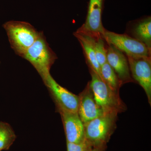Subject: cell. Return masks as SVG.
<instances>
[{"mask_svg":"<svg viewBox=\"0 0 151 151\" xmlns=\"http://www.w3.org/2000/svg\"><path fill=\"white\" fill-rule=\"evenodd\" d=\"M78 97L77 113L84 125L104 113L102 108L95 101L89 82Z\"/></svg>","mask_w":151,"mask_h":151,"instance_id":"cell-9","label":"cell"},{"mask_svg":"<svg viewBox=\"0 0 151 151\" xmlns=\"http://www.w3.org/2000/svg\"><path fill=\"white\" fill-rule=\"evenodd\" d=\"M67 151H86L93 147L85 139L78 144L67 142Z\"/></svg>","mask_w":151,"mask_h":151,"instance_id":"cell-17","label":"cell"},{"mask_svg":"<svg viewBox=\"0 0 151 151\" xmlns=\"http://www.w3.org/2000/svg\"><path fill=\"white\" fill-rule=\"evenodd\" d=\"M22 58L30 63L43 80L50 74V68L57 56L50 47L42 32Z\"/></svg>","mask_w":151,"mask_h":151,"instance_id":"cell-3","label":"cell"},{"mask_svg":"<svg viewBox=\"0 0 151 151\" xmlns=\"http://www.w3.org/2000/svg\"><path fill=\"white\" fill-rule=\"evenodd\" d=\"M118 113H104L84 124V139L93 147L105 148L116 128Z\"/></svg>","mask_w":151,"mask_h":151,"instance_id":"cell-1","label":"cell"},{"mask_svg":"<svg viewBox=\"0 0 151 151\" xmlns=\"http://www.w3.org/2000/svg\"><path fill=\"white\" fill-rule=\"evenodd\" d=\"M133 37L144 44L151 50V19L148 17L141 20L132 30Z\"/></svg>","mask_w":151,"mask_h":151,"instance_id":"cell-13","label":"cell"},{"mask_svg":"<svg viewBox=\"0 0 151 151\" xmlns=\"http://www.w3.org/2000/svg\"><path fill=\"white\" fill-rule=\"evenodd\" d=\"M105 149L102 148L92 147L86 151H104Z\"/></svg>","mask_w":151,"mask_h":151,"instance_id":"cell-18","label":"cell"},{"mask_svg":"<svg viewBox=\"0 0 151 151\" xmlns=\"http://www.w3.org/2000/svg\"><path fill=\"white\" fill-rule=\"evenodd\" d=\"M132 78L144 89L151 104V57L133 58L127 56Z\"/></svg>","mask_w":151,"mask_h":151,"instance_id":"cell-7","label":"cell"},{"mask_svg":"<svg viewBox=\"0 0 151 151\" xmlns=\"http://www.w3.org/2000/svg\"><path fill=\"white\" fill-rule=\"evenodd\" d=\"M60 116L65 130L66 141L78 144L84 139V125L78 113L62 109H57Z\"/></svg>","mask_w":151,"mask_h":151,"instance_id":"cell-11","label":"cell"},{"mask_svg":"<svg viewBox=\"0 0 151 151\" xmlns=\"http://www.w3.org/2000/svg\"><path fill=\"white\" fill-rule=\"evenodd\" d=\"M91 81L89 84L95 101L104 113L116 112L119 114L126 110V106L119 94L113 91L98 74L89 68Z\"/></svg>","mask_w":151,"mask_h":151,"instance_id":"cell-4","label":"cell"},{"mask_svg":"<svg viewBox=\"0 0 151 151\" xmlns=\"http://www.w3.org/2000/svg\"><path fill=\"white\" fill-rule=\"evenodd\" d=\"M73 35L80 42L83 48L89 67L96 72L102 78L100 66L97 62L94 52V45L95 38L77 32L73 33Z\"/></svg>","mask_w":151,"mask_h":151,"instance_id":"cell-12","label":"cell"},{"mask_svg":"<svg viewBox=\"0 0 151 151\" xmlns=\"http://www.w3.org/2000/svg\"><path fill=\"white\" fill-rule=\"evenodd\" d=\"M3 27L6 32L11 47L22 57L34 43L40 34L39 32L27 22H7L4 24Z\"/></svg>","mask_w":151,"mask_h":151,"instance_id":"cell-2","label":"cell"},{"mask_svg":"<svg viewBox=\"0 0 151 151\" xmlns=\"http://www.w3.org/2000/svg\"><path fill=\"white\" fill-rule=\"evenodd\" d=\"M103 0H90L88 14L85 23L76 30L94 38H103L106 29L102 24Z\"/></svg>","mask_w":151,"mask_h":151,"instance_id":"cell-8","label":"cell"},{"mask_svg":"<svg viewBox=\"0 0 151 151\" xmlns=\"http://www.w3.org/2000/svg\"><path fill=\"white\" fill-rule=\"evenodd\" d=\"M0 63H1V62H0Z\"/></svg>","mask_w":151,"mask_h":151,"instance_id":"cell-19","label":"cell"},{"mask_svg":"<svg viewBox=\"0 0 151 151\" xmlns=\"http://www.w3.org/2000/svg\"><path fill=\"white\" fill-rule=\"evenodd\" d=\"M107 46V62L114 70L121 84L133 82L127 57L111 45Z\"/></svg>","mask_w":151,"mask_h":151,"instance_id":"cell-10","label":"cell"},{"mask_svg":"<svg viewBox=\"0 0 151 151\" xmlns=\"http://www.w3.org/2000/svg\"><path fill=\"white\" fill-rule=\"evenodd\" d=\"M100 72L102 80L113 91L119 94V89L122 84L115 71L107 62L100 66Z\"/></svg>","mask_w":151,"mask_h":151,"instance_id":"cell-14","label":"cell"},{"mask_svg":"<svg viewBox=\"0 0 151 151\" xmlns=\"http://www.w3.org/2000/svg\"><path fill=\"white\" fill-rule=\"evenodd\" d=\"M42 80L54 99L57 109L77 113L78 96L59 85L50 74Z\"/></svg>","mask_w":151,"mask_h":151,"instance_id":"cell-6","label":"cell"},{"mask_svg":"<svg viewBox=\"0 0 151 151\" xmlns=\"http://www.w3.org/2000/svg\"><path fill=\"white\" fill-rule=\"evenodd\" d=\"M16 138V136L11 126L0 122V151L9 150Z\"/></svg>","mask_w":151,"mask_h":151,"instance_id":"cell-15","label":"cell"},{"mask_svg":"<svg viewBox=\"0 0 151 151\" xmlns=\"http://www.w3.org/2000/svg\"><path fill=\"white\" fill-rule=\"evenodd\" d=\"M103 39L108 44L113 45L127 56L151 57L150 50L139 41L126 34H119L106 29Z\"/></svg>","mask_w":151,"mask_h":151,"instance_id":"cell-5","label":"cell"},{"mask_svg":"<svg viewBox=\"0 0 151 151\" xmlns=\"http://www.w3.org/2000/svg\"><path fill=\"white\" fill-rule=\"evenodd\" d=\"M103 38H95L94 50L97 62L100 66L107 62V46Z\"/></svg>","mask_w":151,"mask_h":151,"instance_id":"cell-16","label":"cell"}]
</instances>
